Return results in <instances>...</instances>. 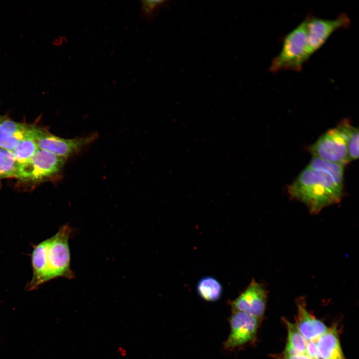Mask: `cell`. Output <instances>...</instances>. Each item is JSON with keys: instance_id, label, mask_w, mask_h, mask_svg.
<instances>
[{"instance_id": "cell-15", "label": "cell", "mask_w": 359, "mask_h": 359, "mask_svg": "<svg viewBox=\"0 0 359 359\" xmlns=\"http://www.w3.org/2000/svg\"><path fill=\"white\" fill-rule=\"evenodd\" d=\"M336 128L343 136L346 143L350 161L359 157V130L353 126L350 121L344 119Z\"/></svg>"}, {"instance_id": "cell-13", "label": "cell", "mask_w": 359, "mask_h": 359, "mask_svg": "<svg viewBox=\"0 0 359 359\" xmlns=\"http://www.w3.org/2000/svg\"><path fill=\"white\" fill-rule=\"evenodd\" d=\"M316 343L321 359H346L335 327L329 328L316 340Z\"/></svg>"}, {"instance_id": "cell-5", "label": "cell", "mask_w": 359, "mask_h": 359, "mask_svg": "<svg viewBox=\"0 0 359 359\" xmlns=\"http://www.w3.org/2000/svg\"><path fill=\"white\" fill-rule=\"evenodd\" d=\"M97 136L96 133H93L84 137L65 139L36 127L34 138L39 149L49 151L67 160L91 144Z\"/></svg>"}, {"instance_id": "cell-21", "label": "cell", "mask_w": 359, "mask_h": 359, "mask_svg": "<svg viewBox=\"0 0 359 359\" xmlns=\"http://www.w3.org/2000/svg\"><path fill=\"white\" fill-rule=\"evenodd\" d=\"M306 354L312 359H321L316 341H308Z\"/></svg>"}, {"instance_id": "cell-20", "label": "cell", "mask_w": 359, "mask_h": 359, "mask_svg": "<svg viewBox=\"0 0 359 359\" xmlns=\"http://www.w3.org/2000/svg\"><path fill=\"white\" fill-rule=\"evenodd\" d=\"M170 2L169 0H141V18L148 22L151 21L162 8L169 5Z\"/></svg>"}, {"instance_id": "cell-8", "label": "cell", "mask_w": 359, "mask_h": 359, "mask_svg": "<svg viewBox=\"0 0 359 359\" xmlns=\"http://www.w3.org/2000/svg\"><path fill=\"white\" fill-rule=\"evenodd\" d=\"M230 334L224 342L225 350L232 351L254 339L259 326V319L247 313L232 311L229 318Z\"/></svg>"}, {"instance_id": "cell-7", "label": "cell", "mask_w": 359, "mask_h": 359, "mask_svg": "<svg viewBox=\"0 0 359 359\" xmlns=\"http://www.w3.org/2000/svg\"><path fill=\"white\" fill-rule=\"evenodd\" d=\"M314 157L345 166L350 161L346 141L336 128L329 130L309 148Z\"/></svg>"}, {"instance_id": "cell-18", "label": "cell", "mask_w": 359, "mask_h": 359, "mask_svg": "<svg viewBox=\"0 0 359 359\" xmlns=\"http://www.w3.org/2000/svg\"><path fill=\"white\" fill-rule=\"evenodd\" d=\"M35 130L32 135L24 139L11 151L18 165L27 162L39 149L34 138Z\"/></svg>"}, {"instance_id": "cell-4", "label": "cell", "mask_w": 359, "mask_h": 359, "mask_svg": "<svg viewBox=\"0 0 359 359\" xmlns=\"http://www.w3.org/2000/svg\"><path fill=\"white\" fill-rule=\"evenodd\" d=\"M66 161L49 151L38 149L27 162L18 165L16 178L27 181L57 178Z\"/></svg>"}, {"instance_id": "cell-17", "label": "cell", "mask_w": 359, "mask_h": 359, "mask_svg": "<svg viewBox=\"0 0 359 359\" xmlns=\"http://www.w3.org/2000/svg\"><path fill=\"white\" fill-rule=\"evenodd\" d=\"M315 170H321L330 174L337 182L343 186L344 166L313 157L308 166Z\"/></svg>"}, {"instance_id": "cell-12", "label": "cell", "mask_w": 359, "mask_h": 359, "mask_svg": "<svg viewBox=\"0 0 359 359\" xmlns=\"http://www.w3.org/2000/svg\"><path fill=\"white\" fill-rule=\"evenodd\" d=\"M47 242V239L33 248L31 255L32 277L26 287L28 291L36 289L49 281L46 258Z\"/></svg>"}, {"instance_id": "cell-1", "label": "cell", "mask_w": 359, "mask_h": 359, "mask_svg": "<svg viewBox=\"0 0 359 359\" xmlns=\"http://www.w3.org/2000/svg\"><path fill=\"white\" fill-rule=\"evenodd\" d=\"M343 190V186L339 185L330 174L308 167L288 187L291 197L303 202L312 214L318 213L324 207L339 203Z\"/></svg>"}, {"instance_id": "cell-23", "label": "cell", "mask_w": 359, "mask_h": 359, "mask_svg": "<svg viewBox=\"0 0 359 359\" xmlns=\"http://www.w3.org/2000/svg\"><path fill=\"white\" fill-rule=\"evenodd\" d=\"M117 352H118L119 354L122 356H124L127 354L126 351L124 348L121 347L119 348Z\"/></svg>"}, {"instance_id": "cell-10", "label": "cell", "mask_w": 359, "mask_h": 359, "mask_svg": "<svg viewBox=\"0 0 359 359\" xmlns=\"http://www.w3.org/2000/svg\"><path fill=\"white\" fill-rule=\"evenodd\" d=\"M35 127L2 119L0 122V148L12 151L24 139L33 134Z\"/></svg>"}, {"instance_id": "cell-24", "label": "cell", "mask_w": 359, "mask_h": 359, "mask_svg": "<svg viewBox=\"0 0 359 359\" xmlns=\"http://www.w3.org/2000/svg\"><path fill=\"white\" fill-rule=\"evenodd\" d=\"M1 119H2V118H1V117H0V122L1 120Z\"/></svg>"}, {"instance_id": "cell-3", "label": "cell", "mask_w": 359, "mask_h": 359, "mask_svg": "<svg viewBox=\"0 0 359 359\" xmlns=\"http://www.w3.org/2000/svg\"><path fill=\"white\" fill-rule=\"evenodd\" d=\"M71 232L70 227L64 225L54 235L47 239L46 258L49 281L59 277L74 278L70 269L68 243Z\"/></svg>"}, {"instance_id": "cell-19", "label": "cell", "mask_w": 359, "mask_h": 359, "mask_svg": "<svg viewBox=\"0 0 359 359\" xmlns=\"http://www.w3.org/2000/svg\"><path fill=\"white\" fill-rule=\"evenodd\" d=\"M18 166L11 151L0 148V179L16 178Z\"/></svg>"}, {"instance_id": "cell-2", "label": "cell", "mask_w": 359, "mask_h": 359, "mask_svg": "<svg viewBox=\"0 0 359 359\" xmlns=\"http://www.w3.org/2000/svg\"><path fill=\"white\" fill-rule=\"evenodd\" d=\"M312 55L304 19L284 36L281 49L272 59L269 70L274 73L285 70L300 72Z\"/></svg>"}, {"instance_id": "cell-6", "label": "cell", "mask_w": 359, "mask_h": 359, "mask_svg": "<svg viewBox=\"0 0 359 359\" xmlns=\"http://www.w3.org/2000/svg\"><path fill=\"white\" fill-rule=\"evenodd\" d=\"M304 20L309 47L313 55L326 43L332 34L338 29L348 28L351 20L346 13H341L333 19H325L312 14Z\"/></svg>"}, {"instance_id": "cell-9", "label": "cell", "mask_w": 359, "mask_h": 359, "mask_svg": "<svg viewBox=\"0 0 359 359\" xmlns=\"http://www.w3.org/2000/svg\"><path fill=\"white\" fill-rule=\"evenodd\" d=\"M267 292L263 284L253 279L247 288L231 302L232 311L247 313L258 319L265 311Z\"/></svg>"}, {"instance_id": "cell-22", "label": "cell", "mask_w": 359, "mask_h": 359, "mask_svg": "<svg viewBox=\"0 0 359 359\" xmlns=\"http://www.w3.org/2000/svg\"><path fill=\"white\" fill-rule=\"evenodd\" d=\"M282 359H312L306 353L293 356H284Z\"/></svg>"}, {"instance_id": "cell-14", "label": "cell", "mask_w": 359, "mask_h": 359, "mask_svg": "<svg viewBox=\"0 0 359 359\" xmlns=\"http://www.w3.org/2000/svg\"><path fill=\"white\" fill-rule=\"evenodd\" d=\"M285 321L288 330V338L284 356L306 353L308 341L299 331L295 324Z\"/></svg>"}, {"instance_id": "cell-11", "label": "cell", "mask_w": 359, "mask_h": 359, "mask_svg": "<svg viewBox=\"0 0 359 359\" xmlns=\"http://www.w3.org/2000/svg\"><path fill=\"white\" fill-rule=\"evenodd\" d=\"M297 308L295 325L299 331L307 341H316L328 330L329 328L323 322L310 314L303 301H298Z\"/></svg>"}, {"instance_id": "cell-16", "label": "cell", "mask_w": 359, "mask_h": 359, "mask_svg": "<svg viewBox=\"0 0 359 359\" xmlns=\"http://www.w3.org/2000/svg\"><path fill=\"white\" fill-rule=\"evenodd\" d=\"M196 289L200 297L209 302L218 300L222 292L221 284L211 276L204 277L199 280Z\"/></svg>"}]
</instances>
